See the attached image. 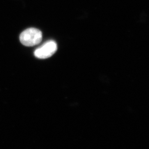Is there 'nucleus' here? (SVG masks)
Returning <instances> with one entry per match:
<instances>
[{"label":"nucleus","instance_id":"obj_1","mask_svg":"<svg viewBox=\"0 0 149 149\" xmlns=\"http://www.w3.org/2000/svg\"><path fill=\"white\" fill-rule=\"evenodd\" d=\"M42 33L40 30L34 28H30L22 33L19 39L23 45L27 47H33L42 42Z\"/></svg>","mask_w":149,"mask_h":149},{"label":"nucleus","instance_id":"obj_2","mask_svg":"<svg viewBox=\"0 0 149 149\" xmlns=\"http://www.w3.org/2000/svg\"><path fill=\"white\" fill-rule=\"evenodd\" d=\"M57 49L56 43L53 40H49L37 48L34 52V55L38 59H47L53 55Z\"/></svg>","mask_w":149,"mask_h":149}]
</instances>
